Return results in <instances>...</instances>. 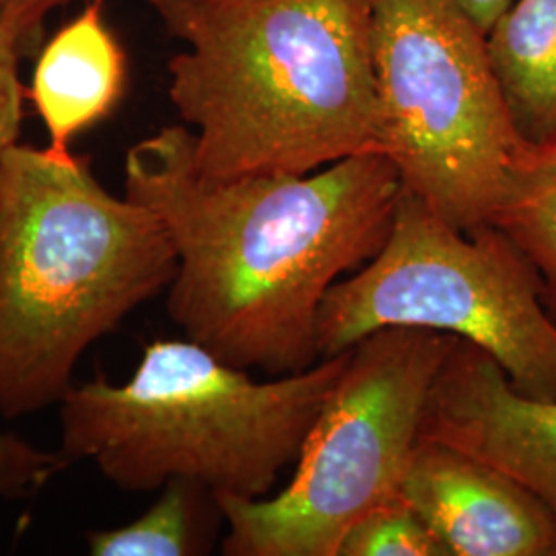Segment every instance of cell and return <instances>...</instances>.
<instances>
[{
    "label": "cell",
    "instance_id": "cell-1",
    "mask_svg": "<svg viewBox=\"0 0 556 556\" xmlns=\"http://www.w3.org/2000/svg\"><path fill=\"white\" fill-rule=\"evenodd\" d=\"M402 188L383 153L305 176L202 178L186 124L124 160V197L149 206L176 248L172 321L220 361L273 378L318 363L319 307L378 254Z\"/></svg>",
    "mask_w": 556,
    "mask_h": 556
},
{
    "label": "cell",
    "instance_id": "cell-16",
    "mask_svg": "<svg viewBox=\"0 0 556 556\" xmlns=\"http://www.w3.org/2000/svg\"><path fill=\"white\" fill-rule=\"evenodd\" d=\"M20 50L0 34V161L17 144L27 89L20 79Z\"/></svg>",
    "mask_w": 556,
    "mask_h": 556
},
{
    "label": "cell",
    "instance_id": "cell-8",
    "mask_svg": "<svg viewBox=\"0 0 556 556\" xmlns=\"http://www.w3.org/2000/svg\"><path fill=\"white\" fill-rule=\"evenodd\" d=\"M435 439L516 478L556 517V400L521 396L495 358L457 340L422 418Z\"/></svg>",
    "mask_w": 556,
    "mask_h": 556
},
{
    "label": "cell",
    "instance_id": "cell-7",
    "mask_svg": "<svg viewBox=\"0 0 556 556\" xmlns=\"http://www.w3.org/2000/svg\"><path fill=\"white\" fill-rule=\"evenodd\" d=\"M381 153L402 186L462 231L491 223L530 144L493 73L486 36L454 0H371Z\"/></svg>",
    "mask_w": 556,
    "mask_h": 556
},
{
    "label": "cell",
    "instance_id": "cell-10",
    "mask_svg": "<svg viewBox=\"0 0 556 556\" xmlns=\"http://www.w3.org/2000/svg\"><path fill=\"white\" fill-rule=\"evenodd\" d=\"M103 2L91 0L60 27L41 50L27 89L56 155H71L73 139L110 118L126 93L128 59L105 25Z\"/></svg>",
    "mask_w": 556,
    "mask_h": 556
},
{
    "label": "cell",
    "instance_id": "cell-15",
    "mask_svg": "<svg viewBox=\"0 0 556 556\" xmlns=\"http://www.w3.org/2000/svg\"><path fill=\"white\" fill-rule=\"evenodd\" d=\"M68 464L71 459L60 450L46 452L20 435L0 433V497H31Z\"/></svg>",
    "mask_w": 556,
    "mask_h": 556
},
{
    "label": "cell",
    "instance_id": "cell-17",
    "mask_svg": "<svg viewBox=\"0 0 556 556\" xmlns=\"http://www.w3.org/2000/svg\"><path fill=\"white\" fill-rule=\"evenodd\" d=\"M66 2L71 0H0V34L27 56L40 43L48 13Z\"/></svg>",
    "mask_w": 556,
    "mask_h": 556
},
{
    "label": "cell",
    "instance_id": "cell-13",
    "mask_svg": "<svg viewBox=\"0 0 556 556\" xmlns=\"http://www.w3.org/2000/svg\"><path fill=\"white\" fill-rule=\"evenodd\" d=\"M491 223L534 264L556 321V135L523 149Z\"/></svg>",
    "mask_w": 556,
    "mask_h": 556
},
{
    "label": "cell",
    "instance_id": "cell-6",
    "mask_svg": "<svg viewBox=\"0 0 556 556\" xmlns=\"http://www.w3.org/2000/svg\"><path fill=\"white\" fill-rule=\"evenodd\" d=\"M459 338L381 328L349 365L275 497H217L227 556H338L361 517L400 495L429 394Z\"/></svg>",
    "mask_w": 556,
    "mask_h": 556
},
{
    "label": "cell",
    "instance_id": "cell-12",
    "mask_svg": "<svg viewBox=\"0 0 556 556\" xmlns=\"http://www.w3.org/2000/svg\"><path fill=\"white\" fill-rule=\"evenodd\" d=\"M223 519L219 501L202 484L172 480L135 521L87 534L93 556L206 555Z\"/></svg>",
    "mask_w": 556,
    "mask_h": 556
},
{
    "label": "cell",
    "instance_id": "cell-18",
    "mask_svg": "<svg viewBox=\"0 0 556 556\" xmlns=\"http://www.w3.org/2000/svg\"><path fill=\"white\" fill-rule=\"evenodd\" d=\"M454 2L486 36L491 27L497 23L498 17L511 7L514 0H454Z\"/></svg>",
    "mask_w": 556,
    "mask_h": 556
},
{
    "label": "cell",
    "instance_id": "cell-3",
    "mask_svg": "<svg viewBox=\"0 0 556 556\" xmlns=\"http://www.w3.org/2000/svg\"><path fill=\"white\" fill-rule=\"evenodd\" d=\"M176 270L160 217L110 194L89 157L11 147L0 161V417L60 404L85 351Z\"/></svg>",
    "mask_w": 556,
    "mask_h": 556
},
{
    "label": "cell",
    "instance_id": "cell-14",
    "mask_svg": "<svg viewBox=\"0 0 556 556\" xmlns=\"http://www.w3.org/2000/svg\"><path fill=\"white\" fill-rule=\"evenodd\" d=\"M338 556H450L438 536L397 497L371 509L344 534Z\"/></svg>",
    "mask_w": 556,
    "mask_h": 556
},
{
    "label": "cell",
    "instance_id": "cell-11",
    "mask_svg": "<svg viewBox=\"0 0 556 556\" xmlns=\"http://www.w3.org/2000/svg\"><path fill=\"white\" fill-rule=\"evenodd\" d=\"M486 52L517 132L556 135V0H514L486 34Z\"/></svg>",
    "mask_w": 556,
    "mask_h": 556
},
{
    "label": "cell",
    "instance_id": "cell-2",
    "mask_svg": "<svg viewBox=\"0 0 556 556\" xmlns=\"http://www.w3.org/2000/svg\"><path fill=\"white\" fill-rule=\"evenodd\" d=\"M184 50L169 100L206 179L381 153L371 0H149Z\"/></svg>",
    "mask_w": 556,
    "mask_h": 556
},
{
    "label": "cell",
    "instance_id": "cell-5",
    "mask_svg": "<svg viewBox=\"0 0 556 556\" xmlns=\"http://www.w3.org/2000/svg\"><path fill=\"white\" fill-rule=\"evenodd\" d=\"M381 328L472 342L517 394L556 400V321L534 264L493 223L462 231L406 188L378 254L324 299L319 358L342 355Z\"/></svg>",
    "mask_w": 556,
    "mask_h": 556
},
{
    "label": "cell",
    "instance_id": "cell-4",
    "mask_svg": "<svg viewBox=\"0 0 556 556\" xmlns=\"http://www.w3.org/2000/svg\"><path fill=\"white\" fill-rule=\"evenodd\" d=\"M351 351L260 381L190 338L155 340L124 383L98 371L60 400V452L122 491L190 480L215 497H268L298 464Z\"/></svg>",
    "mask_w": 556,
    "mask_h": 556
},
{
    "label": "cell",
    "instance_id": "cell-9",
    "mask_svg": "<svg viewBox=\"0 0 556 556\" xmlns=\"http://www.w3.org/2000/svg\"><path fill=\"white\" fill-rule=\"evenodd\" d=\"M450 556H556V517L516 478L435 439H418L400 484Z\"/></svg>",
    "mask_w": 556,
    "mask_h": 556
}]
</instances>
